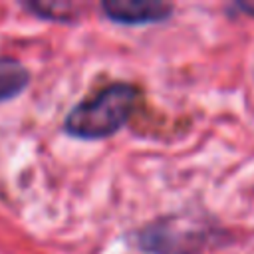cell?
Wrapping results in <instances>:
<instances>
[{
  "instance_id": "1",
  "label": "cell",
  "mask_w": 254,
  "mask_h": 254,
  "mask_svg": "<svg viewBox=\"0 0 254 254\" xmlns=\"http://www.w3.org/2000/svg\"><path fill=\"white\" fill-rule=\"evenodd\" d=\"M139 89L125 81H113L99 87L87 99L75 103L65 119L64 133L81 141H99L115 135L133 115Z\"/></svg>"
},
{
  "instance_id": "2",
  "label": "cell",
  "mask_w": 254,
  "mask_h": 254,
  "mask_svg": "<svg viewBox=\"0 0 254 254\" xmlns=\"http://www.w3.org/2000/svg\"><path fill=\"white\" fill-rule=\"evenodd\" d=\"M101 12L115 24L143 26L167 20L173 12V4L157 0H107L101 2Z\"/></svg>"
},
{
  "instance_id": "3",
  "label": "cell",
  "mask_w": 254,
  "mask_h": 254,
  "mask_svg": "<svg viewBox=\"0 0 254 254\" xmlns=\"http://www.w3.org/2000/svg\"><path fill=\"white\" fill-rule=\"evenodd\" d=\"M30 85V69L16 58H0V103L18 97Z\"/></svg>"
},
{
  "instance_id": "4",
  "label": "cell",
  "mask_w": 254,
  "mask_h": 254,
  "mask_svg": "<svg viewBox=\"0 0 254 254\" xmlns=\"http://www.w3.org/2000/svg\"><path fill=\"white\" fill-rule=\"evenodd\" d=\"M28 12L36 14L38 18H48V20H58V22H69L73 18L71 10H75L77 6L71 2H28L22 4Z\"/></svg>"
},
{
  "instance_id": "5",
  "label": "cell",
  "mask_w": 254,
  "mask_h": 254,
  "mask_svg": "<svg viewBox=\"0 0 254 254\" xmlns=\"http://www.w3.org/2000/svg\"><path fill=\"white\" fill-rule=\"evenodd\" d=\"M240 8L250 12V14H254V2H244V4H240Z\"/></svg>"
}]
</instances>
